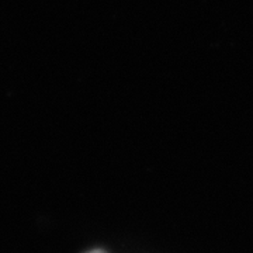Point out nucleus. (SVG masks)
<instances>
[{
  "label": "nucleus",
  "mask_w": 253,
  "mask_h": 253,
  "mask_svg": "<svg viewBox=\"0 0 253 253\" xmlns=\"http://www.w3.org/2000/svg\"><path fill=\"white\" fill-rule=\"evenodd\" d=\"M87 253H104L103 251H99V249H96V251H91V252H87Z\"/></svg>",
  "instance_id": "nucleus-1"
}]
</instances>
